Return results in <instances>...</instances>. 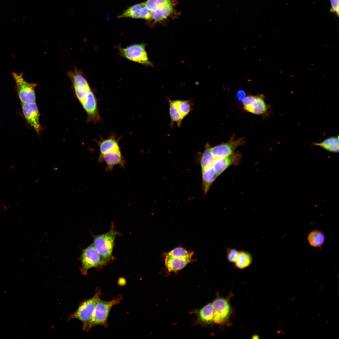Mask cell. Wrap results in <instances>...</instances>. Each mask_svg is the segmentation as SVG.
Here are the masks:
<instances>
[{"instance_id":"27","label":"cell","mask_w":339,"mask_h":339,"mask_svg":"<svg viewBox=\"0 0 339 339\" xmlns=\"http://www.w3.org/2000/svg\"><path fill=\"white\" fill-rule=\"evenodd\" d=\"M235 249L228 248L227 249V258L228 261L234 263L237 259L239 253Z\"/></svg>"},{"instance_id":"21","label":"cell","mask_w":339,"mask_h":339,"mask_svg":"<svg viewBox=\"0 0 339 339\" xmlns=\"http://www.w3.org/2000/svg\"><path fill=\"white\" fill-rule=\"evenodd\" d=\"M211 148L209 145H206L202 155L200 161L202 170L213 165L214 162L215 158L212 153Z\"/></svg>"},{"instance_id":"4","label":"cell","mask_w":339,"mask_h":339,"mask_svg":"<svg viewBox=\"0 0 339 339\" xmlns=\"http://www.w3.org/2000/svg\"><path fill=\"white\" fill-rule=\"evenodd\" d=\"M193 254L182 247L175 248L166 254L165 262L170 272H175L184 267L192 261Z\"/></svg>"},{"instance_id":"2","label":"cell","mask_w":339,"mask_h":339,"mask_svg":"<svg viewBox=\"0 0 339 339\" xmlns=\"http://www.w3.org/2000/svg\"><path fill=\"white\" fill-rule=\"evenodd\" d=\"M122 297L118 295L110 301H104L100 299L95 307L92 317L87 324L83 327V330L88 331L92 327L98 325L106 327L110 310L114 306L120 303Z\"/></svg>"},{"instance_id":"16","label":"cell","mask_w":339,"mask_h":339,"mask_svg":"<svg viewBox=\"0 0 339 339\" xmlns=\"http://www.w3.org/2000/svg\"><path fill=\"white\" fill-rule=\"evenodd\" d=\"M119 138L114 134L111 135L108 138H100L99 141H96L99 147V156H101L104 153L112 150L121 149L119 145Z\"/></svg>"},{"instance_id":"12","label":"cell","mask_w":339,"mask_h":339,"mask_svg":"<svg viewBox=\"0 0 339 339\" xmlns=\"http://www.w3.org/2000/svg\"><path fill=\"white\" fill-rule=\"evenodd\" d=\"M241 159V153L238 151L229 156L215 158L213 166L217 176L229 166L238 165Z\"/></svg>"},{"instance_id":"28","label":"cell","mask_w":339,"mask_h":339,"mask_svg":"<svg viewBox=\"0 0 339 339\" xmlns=\"http://www.w3.org/2000/svg\"><path fill=\"white\" fill-rule=\"evenodd\" d=\"M142 3V6L140 11V19H143L150 23L151 21V18L149 12L145 6L144 2Z\"/></svg>"},{"instance_id":"13","label":"cell","mask_w":339,"mask_h":339,"mask_svg":"<svg viewBox=\"0 0 339 339\" xmlns=\"http://www.w3.org/2000/svg\"><path fill=\"white\" fill-rule=\"evenodd\" d=\"M244 108L247 111L256 115L265 113L267 107L263 98L260 96L249 95L242 100Z\"/></svg>"},{"instance_id":"25","label":"cell","mask_w":339,"mask_h":339,"mask_svg":"<svg viewBox=\"0 0 339 339\" xmlns=\"http://www.w3.org/2000/svg\"><path fill=\"white\" fill-rule=\"evenodd\" d=\"M170 113L172 120L180 126L183 118L179 111L175 101L170 100Z\"/></svg>"},{"instance_id":"14","label":"cell","mask_w":339,"mask_h":339,"mask_svg":"<svg viewBox=\"0 0 339 339\" xmlns=\"http://www.w3.org/2000/svg\"><path fill=\"white\" fill-rule=\"evenodd\" d=\"M212 304L213 308V322L219 324L225 321L229 316L230 312L228 301L224 299L218 298Z\"/></svg>"},{"instance_id":"22","label":"cell","mask_w":339,"mask_h":339,"mask_svg":"<svg viewBox=\"0 0 339 339\" xmlns=\"http://www.w3.org/2000/svg\"><path fill=\"white\" fill-rule=\"evenodd\" d=\"M324 234L318 230L312 231L309 234L308 239L309 244L312 246L319 247L321 246L325 241Z\"/></svg>"},{"instance_id":"20","label":"cell","mask_w":339,"mask_h":339,"mask_svg":"<svg viewBox=\"0 0 339 339\" xmlns=\"http://www.w3.org/2000/svg\"><path fill=\"white\" fill-rule=\"evenodd\" d=\"M199 317L202 321L205 323L213 321V308L212 303L208 304L200 310Z\"/></svg>"},{"instance_id":"17","label":"cell","mask_w":339,"mask_h":339,"mask_svg":"<svg viewBox=\"0 0 339 339\" xmlns=\"http://www.w3.org/2000/svg\"><path fill=\"white\" fill-rule=\"evenodd\" d=\"M202 187L206 195L218 176L213 165L202 170Z\"/></svg>"},{"instance_id":"31","label":"cell","mask_w":339,"mask_h":339,"mask_svg":"<svg viewBox=\"0 0 339 339\" xmlns=\"http://www.w3.org/2000/svg\"><path fill=\"white\" fill-rule=\"evenodd\" d=\"M258 338H259L258 336H257L256 335H255L253 336L252 338H254V339H258Z\"/></svg>"},{"instance_id":"30","label":"cell","mask_w":339,"mask_h":339,"mask_svg":"<svg viewBox=\"0 0 339 339\" xmlns=\"http://www.w3.org/2000/svg\"><path fill=\"white\" fill-rule=\"evenodd\" d=\"M237 96L239 100L242 101L243 99L245 97V92L242 89L239 90L237 92Z\"/></svg>"},{"instance_id":"11","label":"cell","mask_w":339,"mask_h":339,"mask_svg":"<svg viewBox=\"0 0 339 339\" xmlns=\"http://www.w3.org/2000/svg\"><path fill=\"white\" fill-rule=\"evenodd\" d=\"M98 161L100 163L105 162L106 167L105 171L110 172L113 170L114 166L119 165L121 168L124 169L126 161L122 155L121 149L114 150L108 151L100 157H99Z\"/></svg>"},{"instance_id":"6","label":"cell","mask_w":339,"mask_h":339,"mask_svg":"<svg viewBox=\"0 0 339 339\" xmlns=\"http://www.w3.org/2000/svg\"><path fill=\"white\" fill-rule=\"evenodd\" d=\"M12 75L15 81L16 89L21 103L35 102V89L37 84L26 81L23 77L22 73L13 72Z\"/></svg>"},{"instance_id":"1","label":"cell","mask_w":339,"mask_h":339,"mask_svg":"<svg viewBox=\"0 0 339 339\" xmlns=\"http://www.w3.org/2000/svg\"><path fill=\"white\" fill-rule=\"evenodd\" d=\"M176 0H147L144 2L148 9L153 24L162 23L176 18L179 13L175 9Z\"/></svg>"},{"instance_id":"9","label":"cell","mask_w":339,"mask_h":339,"mask_svg":"<svg viewBox=\"0 0 339 339\" xmlns=\"http://www.w3.org/2000/svg\"><path fill=\"white\" fill-rule=\"evenodd\" d=\"M233 138L228 142L211 147V151L215 158L225 157L234 153L236 148L245 143V138L241 137L234 140Z\"/></svg>"},{"instance_id":"19","label":"cell","mask_w":339,"mask_h":339,"mask_svg":"<svg viewBox=\"0 0 339 339\" xmlns=\"http://www.w3.org/2000/svg\"><path fill=\"white\" fill-rule=\"evenodd\" d=\"M252 261V257L249 252L239 251L238 257L234 262L235 266L240 269H244L249 266Z\"/></svg>"},{"instance_id":"23","label":"cell","mask_w":339,"mask_h":339,"mask_svg":"<svg viewBox=\"0 0 339 339\" xmlns=\"http://www.w3.org/2000/svg\"><path fill=\"white\" fill-rule=\"evenodd\" d=\"M142 3L135 4L125 10L121 15L118 16V18H129L133 19H140V11Z\"/></svg>"},{"instance_id":"24","label":"cell","mask_w":339,"mask_h":339,"mask_svg":"<svg viewBox=\"0 0 339 339\" xmlns=\"http://www.w3.org/2000/svg\"><path fill=\"white\" fill-rule=\"evenodd\" d=\"M75 93L78 100L82 105L89 93L91 91L88 83L80 85L73 86Z\"/></svg>"},{"instance_id":"8","label":"cell","mask_w":339,"mask_h":339,"mask_svg":"<svg viewBox=\"0 0 339 339\" xmlns=\"http://www.w3.org/2000/svg\"><path fill=\"white\" fill-rule=\"evenodd\" d=\"M121 54L126 58L134 62L146 65L153 66L145 50V44H135L125 48H121Z\"/></svg>"},{"instance_id":"29","label":"cell","mask_w":339,"mask_h":339,"mask_svg":"<svg viewBox=\"0 0 339 339\" xmlns=\"http://www.w3.org/2000/svg\"><path fill=\"white\" fill-rule=\"evenodd\" d=\"M331 7L330 9L331 12L334 13L336 16H339V0H330Z\"/></svg>"},{"instance_id":"7","label":"cell","mask_w":339,"mask_h":339,"mask_svg":"<svg viewBox=\"0 0 339 339\" xmlns=\"http://www.w3.org/2000/svg\"><path fill=\"white\" fill-rule=\"evenodd\" d=\"M81 272L83 275L87 274L88 270L92 268L100 269L105 265L93 244L82 251L80 256Z\"/></svg>"},{"instance_id":"3","label":"cell","mask_w":339,"mask_h":339,"mask_svg":"<svg viewBox=\"0 0 339 339\" xmlns=\"http://www.w3.org/2000/svg\"><path fill=\"white\" fill-rule=\"evenodd\" d=\"M117 234L114 223H112L110 229L107 232L93 236V244L105 265L112 259L115 240Z\"/></svg>"},{"instance_id":"18","label":"cell","mask_w":339,"mask_h":339,"mask_svg":"<svg viewBox=\"0 0 339 339\" xmlns=\"http://www.w3.org/2000/svg\"><path fill=\"white\" fill-rule=\"evenodd\" d=\"M314 145L319 146L327 151L335 153L339 152V136L328 138L320 143H314Z\"/></svg>"},{"instance_id":"10","label":"cell","mask_w":339,"mask_h":339,"mask_svg":"<svg viewBox=\"0 0 339 339\" xmlns=\"http://www.w3.org/2000/svg\"><path fill=\"white\" fill-rule=\"evenodd\" d=\"M23 113L25 119L38 133L42 128L39 122L40 114L37 105L35 103H21Z\"/></svg>"},{"instance_id":"26","label":"cell","mask_w":339,"mask_h":339,"mask_svg":"<svg viewBox=\"0 0 339 339\" xmlns=\"http://www.w3.org/2000/svg\"><path fill=\"white\" fill-rule=\"evenodd\" d=\"M175 104L183 118L189 112L191 105L188 101L175 100Z\"/></svg>"},{"instance_id":"15","label":"cell","mask_w":339,"mask_h":339,"mask_svg":"<svg viewBox=\"0 0 339 339\" xmlns=\"http://www.w3.org/2000/svg\"><path fill=\"white\" fill-rule=\"evenodd\" d=\"M87 113V121L98 123L101 121V117L98 110L97 102L95 95L91 91L82 104Z\"/></svg>"},{"instance_id":"5","label":"cell","mask_w":339,"mask_h":339,"mask_svg":"<svg viewBox=\"0 0 339 339\" xmlns=\"http://www.w3.org/2000/svg\"><path fill=\"white\" fill-rule=\"evenodd\" d=\"M101 289L98 287L96 289L95 293L91 298L82 302L77 310L68 317V320L77 319L83 324L85 326L90 320L96 304L100 299Z\"/></svg>"}]
</instances>
